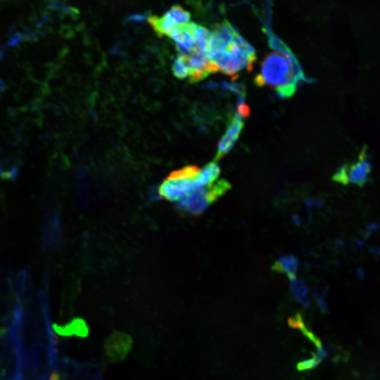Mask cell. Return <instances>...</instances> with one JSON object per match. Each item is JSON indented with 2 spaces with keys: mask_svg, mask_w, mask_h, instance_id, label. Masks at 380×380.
<instances>
[{
  "mask_svg": "<svg viewBox=\"0 0 380 380\" xmlns=\"http://www.w3.org/2000/svg\"><path fill=\"white\" fill-rule=\"evenodd\" d=\"M208 56L218 70L233 78L244 69L251 71L256 58L254 49L227 21L210 30Z\"/></svg>",
  "mask_w": 380,
  "mask_h": 380,
  "instance_id": "6da1fadb",
  "label": "cell"
},
{
  "mask_svg": "<svg viewBox=\"0 0 380 380\" xmlns=\"http://www.w3.org/2000/svg\"><path fill=\"white\" fill-rule=\"evenodd\" d=\"M302 80L307 79L293 55L274 52L263 59L254 82L258 87H270L281 98H289Z\"/></svg>",
  "mask_w": 380,
  "mask_h": 380,
  "instance_id": "7a4b0ae2",
  "label": "cell"
},
{
  "mask_svg": "<svg viewBox=\"0 0 380 380\" xmlns=\"http://www.w3.org/2000/svg\"><path fill=\"white\" fill-rule=\"evenodd\" d=\"M231 188L226 179H220L205 186L188 192L178 200L175 207L179 213L197 217Z\"/></svg>",
  "mask_w": 380,
  "mask_h": 380,
  "instance_id": "3957f363",
  "label": "cell"
},
{
  "mask_svg": "<svg viewBox=\"0 0 380 380\" xmlns=\"http://www.w3.org/2000/svg\"><path fill=\"white\" fill-rule=\"evenodd\" d=\"M200 169L187 165L172 172L158 188V194L165 200L177 201L188 192L196 189V181Z\"/></svg>",
  "mask_w": 380,
  "mask_h": 380,
  "instance_id": "277c9868",
  "label": "cell"
},
{
  "mask_svg": "<svg viewBox=\"0 0 380 380\" xmlns=\"http://www.w3.org/2000/svg\"><path fill=\"white\" fill-rule=\"evenodd\" d=\"M372 165L368 159L367 149L363 148L357 159L352 163L342 165L334 172L332 179L342 184H353L363 186L368 181Z\"/></svg>",
  "mask_w": 380,
  "mask_h": 380,
  "instance_id": "5b68a950",
  "label": "cell"
},
{
  "mask_svg": "<svg viewBox=\"0 0 380 380\" xmlns=\"http://www.w3.org/2000/svg\"><path fill=\"white\" fill-rule=\"evenodd\" d=\"M191 15L179 5L172 6L161 17L151 15L148 22L159 37H167L172 30L180 25L189 22Z\"/></svg>",
  "mask_w": 380,
  "mask_h": 380,
  "instance_id": "8992f818",
  "label": "cell"
},
{
  "mask_svg": "<svg viewBox=\"0 0 380 380\" xmlns=\"http://www.w3.org/2000/svg\"><path fill=\"white\" fill-rule=\"evenodd\" d=\"M245 118L236 112L229 120L227 129L219 141L214 161H218L232 150L244 127Z\"/></svg>",
  "mask_w": 380,
  "mask_h": 380,
  "instance_id": "52a82bcc",
  "label": "cell"
},
{
  "mask_svg": "<svg viewBox=\"0 0 380 380\" xmlns=\"http://www.w3.org/2000/svg\"><path fill=\"white\" fill-rule=\"evenodd\" d=\"M132 346V338L124 332L114 331L106 340L104 348L110 361L118 362L123 360Z\"/></svg>",
  "mask_w": 380,
  "mask_h": 380,
  "instance_id": "ba28073f",
  "label": "cell"
},
{
  "mask_svg": "<svg viewBox=\"0 0 380 380\" xmlns=\"http://www.w3.org/2000/svg\"><path fill=\"white\" fill-rule=\"evenodd\" d=\"M186 56L189 70L190 82H198L209 75L218 71L216 65L205 53L196 51L190 55H186Z\"/></svg>",
  "mask_w": 380,
  "mask_h": 380,
  "instance_id": "9c48e42d",
  "label": "cell"
},
{
  "mask_svg": "<svg viewBox=\"0 0 380 380\" xmlns=\"http://www.w3.org/2000/svg\"><path fill=\"white\" fill-rule=\"evenodd\" d=\"M194 23H186L175 27L168 37L173 40L180 54L190 55L196 51L197 46L194 36Z\"/></svg>",
  "mask_w": 380,
  "mask_h": 380,
  "instance_id": "30bf717a",
  "label": "cell"
},
{
  "mask_svg": "<svg viewBox=\"0 0 380 380\" xmlns=\"http://www.w3.org/2000/svg\"><path fill=\"white\" fill-rule=\"evenodd\" d=\"M61 237V224L58 211L48 205L44 215L43 248L58 246Z\"/></svg>",
  "mask_w": 380,
  "mask_h": 380,
  "instance_id": "8fae6325",
  "label": "cell"
},
{
  "mask_svg": "<svg viewBox=\"0 0 380 380\" xmlns=\"http://www.w3.org/2000/svg\"><path fill=\"white\" fill-rule=\"evenodd\" d=\"M298 267V260L292 255H284L279 257L272 265V270L274 272L286 274L290 280L296 277Z\"/></svg>",
  "mask_w": 380,
  "mask_h": 380,
  "instance_id": "7c38bea8",
  "label": "cell"
},
{
  "mask_svg": "<svg viewBox=\"0 0 380 380\" xmlns=\"http://www.w3.org/2000/svg\"><path fill=\"white\" fill-rule=\"evenodd\" d=\"M220 168L217 162L213 161L200 170L199 174L196 181V189L207 186L213 183L219 177Z\"/></svg>",
  "mask_w": 380,
  "mask_h": 380,
  "instance_id": "4fadbf2b",
  "label": "cell"
},
{
  "mask_svg": "<svg viewBox=\"0 0 380 380\" xmlns=\"http://www.w3.org/2000/svg\"><path fill=\"white\" fill-rule=\"evenodd\" d=\"M290 292L291 296L304 306H309V291L305 281L296 277L290 280Z\"/></svg>",
  "mask_w": 380,
  "mask_h": 380,
  "instance_id": "5bb4252c",
  "label": "cell"
},
{
  "mask_svg": "<svg viewBox=\"0 0 380 380\" xmlns=\"http://www.w3.org/2000/svg\"><path fill=\"white\" fill-rule=\"evenodd\" d=\"M172 70L173 75L179 79H184L189 77V70L186 61V56L184 54H179L174 61Z\"/></svg>",
  "mask_w": 380,
  "mask_h": 380,
  "instance_id": "9a60e30c",
  "label": "cell"
},
{
  "mask_svg": "<svg viewBox=\"0 0 380 380\" xmlns=\"http://www.w3.org/2000/svg\"><path fill=\"white\" fill-rule=\"evenodd\" d=\"M322 360L323 359L319 357L317 353L313 354V356L310 358L300 362L297 365V369L299 371L314 369L322 362Z\"/></svg>",
  "mask_w": 380,
  "mask_h": 380,
  "instance_id": "2e32d148",
  "label": "cell"
},
{
  "mask_svg": "<svg viewBox=\"0 0 380 380\" xmlns=\"http://www.w3.org/2000/svg\"><path fill=\"white\" fill-rule=\"evenodd\" d=\"M145 18H146V16L144 15L139 14V15H131L128 20L139 21V20H144Z\"/></svg>",
  "mask_w": 380,
  "mask_h": 380,
  "instance_id": "e0dca14e",
  "label": "cell"
},
{
  "mask_svg": "<svg viewBox=\"0 0 380 380\" xmlns=\"http://www.w3.org/2000/svg\"><path fill=\"white\" fill-rule=\"evenodd\" d=\"M0 1H2V0H0Z\"/></svg>",
  "mask_w": 380,
  "mask_h": 380,
  "instance_id": "ac0fdd59",
  "label": "cell"
}]
</instances>
